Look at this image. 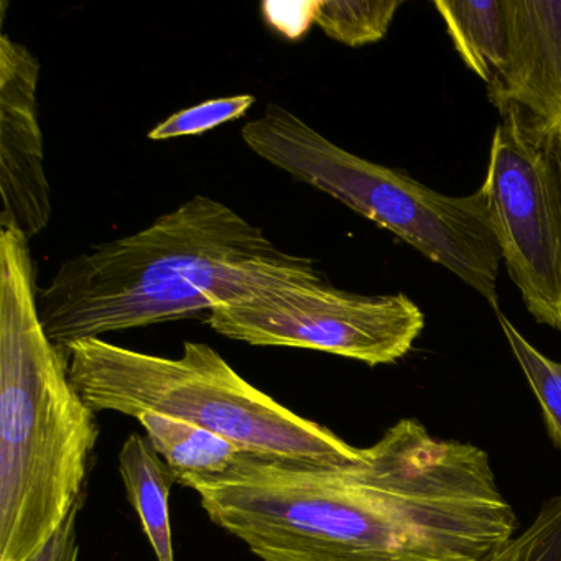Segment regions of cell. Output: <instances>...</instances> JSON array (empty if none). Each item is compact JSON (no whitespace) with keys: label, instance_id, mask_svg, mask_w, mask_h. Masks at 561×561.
Wrapping results in <instances>:
<instances>
[{"label":"cell","instance_id":"cell-1","mask_svg":"<svg viewBox=\"0 0 561 561\" xmlns=\"http://www.w3.org/2000/svg\"><path fill=\"white\" fill-rule=\"evenodd\" d=\"M323 282L314 261L282 251L234 209L198 195L136 234L65 261L38 288L37 308L45 333L67 353L78 341Z\"/></svg>","mask_w":561,"mask_h":561},{"label":"cell","instance_id":"cell-2","mask_svg":"<svg viewBox=\"0 0 561 561\" xmlns=\"http://www.w3.org/2000/svg\"><path fill=\"white\" fill-rule=\"evenodd\" d=\"M28 242L0 228V561H27L84 501L100 438L42 324Z\"/></svg>","mask_w":561,"mask_h":561},{"label":"cell","instance_id":"cell-3","mask_svg":"<svg viewBox=\"0 0 561 561\" xmlns=\"http://www.w3.org/2000/svg\"><path fill=\"white\" fill-rule=\"evenodd\" d=\"M67 356L75 389L96 413L172 416L248 455L297 465L346 468L363 461L364 448L242 379L208 344L188 341L182 356L162 357L94 337L71 344Z\"/></svg>","mask_w":561,"mask_h":561},{"label":"cell","instance_id":"cell-4","mask_svg":"<svg viewBox=\"0 0 561 561\" xmlns=\"http://www.w3.org/2000/svg\"><path fill=\"white\" fill-rule=\"evenodd\" d=\"M255 156L346 205L448 268L499 310L502 255L481 188L468 196L435 192L403 170L347 152L285 107L268 104L242 127Z\"/></svg>","mask_w":561,"mask_h":561},{"label":"cell","instance_id":"cell-5","mask_svg":"<svg viewBox=\"0 0 561 561\" xmlns=\"http://www.w3.org/2000/svg\"><path fill=\"white\" fill-rule=\"evenodd\" d=\"M209 313V327L229 340L321 351L370 367L405 357L425 328L405 294L360 295L327 282L272 288Z\"/></svg>","mask_w":561,"mask_h":561},{"label":"cell","instance_id":"cell-6","mask_svg":"<svg viewBox=\"0 0 561 561\" xmlns=\"http://www.w3.org/2000/svg\"><path fill=\"white\" fill-rule=\"evenodd\" d=\"M485 179L492 229L528 313L561 333V206L545 139L520 111H499Z\"/></svg>","mask_w":561,"mask_h":561},{"label":"cell","instance_id":"cell-7","mask_svg":"<svg viewBox=\"0 0 561 561\" xmlns=\"http://www.w3.org/2000/svg\"><path fill=\"white\" fill-rule=\"evenodd\" d=\"M37 57L8 35L0 38V228L15 226L28 239L51 218L38 119Z\"/></svg>","mask_w":561,"mask_h":561},{"label":"cell","instance_id":"cell-8","mask_svg":"<svg viewBox=\"0 0 561 561\" xmlns=\"http://www.w3.org/2000/svg\"><path fill=\"white\" fill-rule=\"evenodd\" d=\"M504 70L488 87L495 110L515 107L543 137H561V0H508Z\"/></svg>","mask_w":561,"mask_h":561},{"label":"cell","instance_id":"cell-9","mask_svg":"<svg viewBox=\"0 0 561 561\" xmlns=\"http://www.w3.org/2000/svg\"><path fill=\"white\" fill-rule=\"evenodd\" d=\"M433 8L462 64L489 87L507 64L508 0H438Z\"/></svg>","mask_w":561,"mask_h":561},{"label":"cell","instance_id":"cell-10","mask_svg":"<svg viewBox=\"0 0 561 561\" xmlns=\"http://www.w3.org/2000/svg\"><path fill=\"white\" fill-rule=\"evenodd\" d=\"M147 438L163 459L175 482L195 485L226 474L242 455L228 439L183 420L146 412L137 416Z\"/></svg>","mask_w":561,"mask_h":561},{"label":"cell","instance_id":"cell-11","mask_svg":"<svg viewBox=\"0 0 561 561\" xmlns=\"http://www.w3.org/2000/svg\"><path fill=\"white\" fill-rule=\"evenodd\" d=\"M119 472L157 560L175 561L169 508L170 488L175 478L169 466L157 455L149 438L133 433L121 448Z\"/></svg>","mask_w":561,"mask_h":561},{"label":"cell","instance_id":"cell-12","mask_svg":"<svg viewBox=\"0 0 561 561\" xmlns=\"http://www.w3.org/2000/svg\"><path fill=\"white\" fill-rule=\"evenodd\" d=\"M402 0H318L314 24L347 47L377 44L386 37Z\"/></svg>","mask_w":561,"mask_h":561},{"label":"cell","instance_id":"cell-13","mask_svg":"<svg viewBox=\"0 0 561 561\" xmlns=\"http://www.w3.org/2000/svg\"><path fill=\"white\" fill-rule=\"evenodd\" d=\"M495 314L512 354L540 403L548 435L561 449V363L550 359L528 343L501 310H495Z\"/></svg>","mask_w":561,"mask_h":561},{"label":"cell","instance_id":"cell-14","mask_svg":"<svg viewBox=\"0 0 561 561\" xmlns=\"http://www.w3.org/2000/svg\"><path fill=\"white\" fill-rule=\"evenodd\" d=\"M254 104L255 98L252 94L205 101L167 117L159 126L153 127L147 137L159 142V140L176 139V137L202 136L222 124L241 119Z\"/></svg>","mask_w":561,"mask_h":561},{"label":"cell","instance_id":"cell-15","mask_svg":"<svg viewBox=\"0 0 561 561\" xmlns=\"http://www.w3.org/2000/svg\"><path fill=\"white\" fill-rule=\"evenodd\" d=\"M83 501L71 508L64 524L51 535L50 540L38 548L27 561H78L80 545H78V517H80Z\"/></svg>","mask_w":561,"mask_h":561},{"label":"cell","instance_id":"cell-16","mask_svg":"<svg viewBox=\"0 0 561 561\" xmlns=\"http://www.w3.org/2000/svg\"><path fill=\"white\" fill-rule=\"evenodd\" d=\"M295 9H297V4H291V15H287L282 5L275 4V2H267V4L262 5V11L265 12L267 21L288 38L301 37L308 31V27L314 24L317 2H304V4L298 5L297 12H294Z\"/></svg>","mask_w":561,"mask_h":561}]
</instances>
